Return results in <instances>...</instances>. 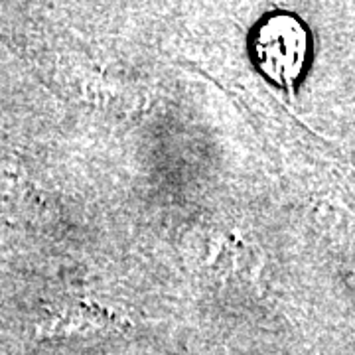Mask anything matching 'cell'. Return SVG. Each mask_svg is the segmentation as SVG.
I'll use <instances>...</instances> for the list:
<instances>
[{"label": "cell", "instance_id": "obj_1", "mask_svg": "<svg viewBox=\"0 0 355 355\" xmlns=\"http://www.w3.org/2000/svg\"><path fill=\"white\" fill-rule=\"evenodd\" d=\"M308 50V30L292 14H270L254 30V64L259 65L263 76L280 87H294L304 71Z\"/></svg>", "mask_w": 355, "mask_h": 355}]
</instances>
